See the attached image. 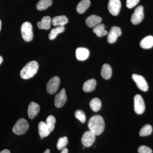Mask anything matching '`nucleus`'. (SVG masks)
Segmentation results:
<instances>
[{"label":"nucleus","instance_id":"f257e3e1","mask_svg":"<svg viewBox=\"0 0 153 153\" xmlns=\"http://www.w3.org/2000/svg\"><path fill=\"white\" fill-rule=\"evenodd\" d=\"M88 126L90 131L95 136L99 135L104 131V120L100 116L94 115L90 118Z\"/></svg>","mask_w":153,"mask_h":153},{"label":"nucleus","instance_id":"f03ea898","mask_svg":"<svg viewBox=\"0 0 153 153\" xmlns=\"http://www.w3.org/2000/svg\"><path fill=\"white\" fill-rule=\"evenodd\" d=\"M38 68L39 65L37 61L35 60L30 61L22 68L20 75L23 79H30L37 73Z\"/></svg>","mask_w":153,"mask_h":153},{"label":"nucleus","instance_id":"7ed1b4c3","mask_svg":"<svg viewBox=\"0 0 153 153\" xmlns=\"http://www.w3.org/2000/svg\"><path fill=\"white\" fill-rule=\"evenodd\" d=\"M29 128V124L27 120L24 118L19 119L14 126L13 131L18 135L25 134Z\"/></svg>","mask_w":153,"mask_h":153},{"label":"nucleus","instance_id":"20e7f679","mask_svg":"<svg viewBox=\"0 0 153 153\" xmlns=\"http://www.w3.org/2000/svg\"><path fill=\"white\" fill-rule=\"evenodd\" d=\"M21 33L22 38L25 41L30 42L33 38V26L29 22L23 23L21 27Z\"/></svg>","mask_w":153,"mask_h":153},{"label":"nucleus","instance_id":"39448f33","mask_svg":"<svg viewBox=\"0 0 153 153\" xmlns=\"http://www.w3.org/2000/svg\"><path fill=\"white\" fill-rule=\"evenodd\" d=\"M60 79L59 76H54L52 77L47 82V91L49 94H53L57 92L60 85Z\"/></svg>","mask_w":153,"mask_h":153},{"label":"nucleus","instance_id":"423d86ee","mask_svg":"<svg viewBox=\"0 0 153 153\" xmlns=\"http://www.w3.org/2000/svg\"><path fill=\"white\" fill-rule=\"evenodd\" d=\"M144 17L143 7L142 5L139 6L135 9L131 15V21L133 25H138L142 22Z\"/></svg>","mask_w":153,"mask_h":153},{"label":"nucleus","instance_id":"0eeeda50","mask_svg":"<svg viewBox=\"0 0 153 153\" xmlns=\"http://www.w3.org/2000/svg\"><path fill=\"white\" fill-rule=\"evenodd\" d=\"M134 108L137 114H141L145 111V104L142 97L140 94H137L134 97Z\"/></svg>","mask_w":153,"mask_h":153},{"label":"nucleus","instance_id":"6e6552de","mask_svg":"<svg viewBox=\"0 0 153 153\" xmlns=\"http://www.w3.org/2000/svg\"><path fill=\"white\" fill-rule=\"evenodd\" d=\"M132 78L140 89L144 91H147L149 89V85L143 76L134 74H132Z\"/></svg>","mask_w":153,"mask_h":153},{"label":"nucleus","instance_id":"1a4fd4ad","mask_svg":"<svg viewBox=\"0 0 153 153\" xmlns=\"http://www.w3.org/2000/svg\"><path fill=\"white\" fill-rule=\"evenodd\" d=\"M95 140V135L89 131L85 132L81 138V142L85 147L91 146Z\"/></svg>","mask_w":153,"mask_h":153},{"label":"nucleus","instance_id":"9d476101","mask_svg":"<svg viewBox=\"0 0 153 153\" xmlns=\"http://www.w3.org/2000/svg\"><path fill=\"white\" fill-rule=\"evenodd\" d=\"M67 100V97L65 88H63L56 94L55 97V106L57 108L63 107Z\"/></svg>","mask_w":153,"mask_h":153},{"label":"nucleus","instance_id":"9b49d317","mask_svg":"<svg viewBox=\"0 0 153 153\" xmlns=\"http://www.w3.org/2000/svg\"><path fill=\"white\" fill-rule=\"evenodd\" d=\"M121 34V30L120 28L116 26L112 27L108 35V42L109 44H113L117 41L118 37L120 36Z\"/></svg>","mask_w":153,"mask_h":153},{"label":"nucleus","instance_id":"f8f14e48","mask_svg":"<svg viewBox=\"0 0 153 153\" xmlns=\"http://www.w3.org/2000/svg\"><path fill=\"white\" fill-rule=\"evenodd\" d=\"M121 7V4L120 0H109L108 8L111 14L117 16L119 13Z\"/></svg>","mask_w":153,"mask_h":153},{"label":"nucleus","instance_id":"ddd939ff","mask_svg":"<svg viewBox=\"0 0 153 153\" xmlns=\"http://www.w3.org/2000/svg\"><path fill=\"white\" fill-rule=\"evenodd\" d=\"M40 105L38 103L32 102L29 104L28 108V116L30 119L34 118L40 111Z\"/></svg>","mask_w":153,"mask_h":153},{"label":"nucleus","instance_id":"4468645a","mask_svg":"<svg viewBox=\"0 0 153 153\" xmlns=\"http://www.w3.org/2000/svg\"><path fill=\"white\" fill-rule=\"evenodd\" d=\"M102 21V19L101 17L96 15H91L86 19L85 23L88 27L90 28H94L100 24Z\"/></svg>","mask_w":153,"mask_h":153},{"label":"nucleus","instance_id":"2eb2a0df","mask_svg":"<svg viewBox=\"0 0 153 153\" xmlns=\"http://www.w3.org/2000/svg\"><path fill=\"white\" fill-rule=\"evenodd\" d=\"M52 19L49 16H46L42 18L41 22L37 23V26L40 30H49L51 27Z\"/></svg>","mask_w":153,"mask_h":153},{"label":"nucleus","instance_id":"dca6fc26","mask_svg":"<svg viewBox=\"0 0 153 153\" xmlns=\"http://www.w3.org/2000/svg\"><path fill=\"white\" fill-rule=\"evenodd\" d=\"M89 55V51L88 49L82 47H79L76 50V59L80 61H83L86 60Z\"/></svg>","mask_w":153,"mask_h":153},{"label":"nucleus","instance_id":"f3484780","mask_svg":"<svg viewBox=\"0 0 153 153\" xmlns=\"http://www.w3.org/2000/svg\"><path fill=\"white\" fill-rule=\"evenodd\" d=\"M68 18L65 16H55L52 20V24L56 27H64L68 23Z\"/></svg>","mask_w":153,"mask_h":153},{"label":"nucleus","instance_id":"a211bd4d","mask_svg":"<svg viewBox=\"0 0 153 153\" xmlns=\"http://www.w3.org/2000/svg\"><path fill=\"white\" fill-rule=\"evenodd\" d=\"M38 132L41 139L48 136L51 133L49 131L47 124L44 121H41L39 123L38 125Z\"/></svg>","mask_w":153,"mask_h":153},{"label":"nucleus","instance_id":"6ab92c4d","mask_svg":"<svg viewBox=\"0 0 153 153\" xmlns=\"http://www.w3.org/2000/svg\"><path fill=\"white\" fill-rule=\"evenodd\" d=\"M96 84V80L95 79H88L84 82L82 86V89L85 92H91L95 89Z\"/></svg>","mask_w":153,"mask_h":153},{"label":"nucleus","instance_id":"aec40b11","mask_svg":"<svg viewBox=\"0 0 153 153\" xmlns=\"http://www.w3.org/2000/svg\"><path fill=\"white\" fill-rule=\"evenodd\" d=\"M140 46L144 49H149L153 47V36H149L143 38L140 42Z\"/></svg>","mask_w":153,"mask_h":153},{"label":"nucleus","instance_id":"412c9836","mask_svg":"<svg viewBox=\"0 0 153 153\" xmlns=\"http://www.w3.org/2000/svg\"><path fill=\"white\" fill-rule=\"evenodd\" d=\"M101 76L104 79H110L112 75V69L111 67L107 63H105L102 66L101 70Z\"/></svg>","mask_w":153,"mask_h":153},{"label":"nucleus","instance_id":"4be33fe9","mask_svg":"<svg viewBox=\"0 0 153 153\" xmlns=\"http://www.w3.org/2000/svg\"><path fill=\"white\" fill-rule=\"evenodd\" d=\"M90 4V0H82L76 6V11L79 14L83 13L89 7Z\"/></svg>","mask_w":153,"mask_h":153},{"label":"nucleus","instance_id":"5701e85b","mask_svg":"<svg viewBox=\"0 0 153 153\" xmlns=\"http://www.w3.org/2000/svg\"><path fill=\"white\" fill-rule=\"evenodd\" d=\"M93 32L98 37H101L107 34V31L105 30V26L103 24H100L93 28Z\"/></svg>","mask_w":153,"mask_h":153},{"label":"nucleus","instance_id":"b1692460","mask_svg":"<svg viewBox=\"0 0 153 153\" xmlns=\"http://www.w3.org/2000/svg\"><path fill=\"white\" fill-rule=\"evenodd\" d=\"M52 0H40L36 5V8L38 10H44L52 5Z\"/></svg>","mask_w":153,"mask_h":153},{"label":"nucleus","instance_id":"393cba45","mask_svg":"<svg viewBox=\"0 0 153 153\" xmlns=\"http://www.w3.org/2000/svg\"><path fill=\"white\" fill-rule=\"evenodd\" d=\"M65 30L64 27H57L54 29H52L49 34V40H54L57 37V35L60 33H63L65 31Z\"/></svg>","mask_w":153,"mask_h":153},{"label":"nucleus","instance_id":"a878e982","mask_svg":"<svg viewBox=\"0 0 153 153\" xmlns=\"http://www.w3.org/2000/svg\"><path fill=\"white\" fill-rule=\"evenodd\" d=\"M89 105L91 109L94 112H97L101 108L102 103L100 100L98 98H94L91 100Z\"/></svg>","mask_w":153,"mask_h":153},{"label":"nucleus","instance_id":"bb28decb","mask_svg":"<svg viewBox=\"0 0 153 153\" xmlns=\"http://www.w3.org/2000/svg\"><path fill=\"white\" fill-rule=\"evenodd\" d=\"M152 132V127L149 124L146 125L141 129L139 134L141 137L149 135Z\"/></svg>","mask_w":153,"mask_h":153},{"label":"nucleus","instance_id":"cd10ccee","mask_svg":"<svg viewBox=\"0 0 153 153\" xmlns=\"http://www.w3.org/2000/svg\"><path fill=\"white\" fill-rule=\"evenodd\" d=\"M56 123V119L53 115H49L46 120V123L49 128V131L52 132L55 128V125Z\"/></svg>","mask_w":153,"mask_h":153},{"label":"nucleus","instance_id":"c85d7f7f","mask_svg":"<svg viewBox=\"0 0 153 153\" xmlns=\"http://www.w3.org/2000/svg\"><path fill=\"white\" fill-rule=\"evenodd\" d=\"M68 140L67 137H60L57 141V148L58 150L63 149L67 146Z\"/></svg>","mask_w":153,"mask_h":153},{"label":"nucleus","instance_id":"c756f323","mask_svg":"<svg viewBox=\"0 0 153 153\" xmlns=\"http://www.w3.org/2000/svg\"><path fill=\"white\" fill-rule=\"evenodd\" d=\"M75 117L79 120L81 123H84L86 121V117L85 113L80 109L76 110L74 112Z\"/></svg>","mask_w":153,"mask_h":153},{"label":"nucleus","instance_id":"7c9ffc66","mask_svg":"<svg viewBox=\"0 0 153 153\" xmlns=\"http://www.w3.org/2000/svg\"><path fill=\"white\" fill-rule=\"evenodd\" d=\"M140 0H126L127 7L129 9H131L138 4Z\"/></svg>","mask_w":153,"mask_h":153},{"label":"nucleus","instance_id":"2f4dec72","mask_svg":"<svg viewBox=\"0 0 153 153\" xmlns=\"http://www.w3.org/2000/svg\"><path fill=\"white\" fill-rule=\"evenodd\" d=\"M139 153H152V151L151 148L145 146H142L138 149Z\"/></svg>","mask_w":153,"mask_h":153},{"label":"nucleus","instance_id":"473e14b6","mask_svg":"<svg viewBox=\"0 0 153 153\" xmlns=\"http://www.w3.org/2000/svg\"><path fill=\"white\" fill-rule=\"evenodd\" d=\"M60 153H68V149L67 148H64L63 149H62L61 152Z\"/></svg>","mask_w":153,"mask_h":153},{"label":"nucleus","instance_id":"72a5a7b5","mask_svg":"<svg viewBox=\"0 0 153 153\" xmlns=\"http://www.w3.org/2000/svg\"><path fill=\"white\" fill-rule=\"evenodd\" d=\"M0 153H11L10 151L8 149H4L1 151Z\"/></svg>","mask_w":153,"mask_h":153},{"label":"nucleus","instance_id":"f704fd0d","mask_svg":"<svg viewBox=\"0 0 153 153\" xmlns=\"http://www.w3.org/2000/svg\"><path fill=\"white\" fill-rule=\"evenodd\" d=\"M3 58L1 56H0V65H1V63H2L3 62Z\"/></svg>","mask_w":153,"mask_h":153},{"label":"nucleus","instance_id":"c9c22d12","mask_svg":"<svg viewBox=\"0 0 153 153\" xmlns=\"http://www.w3.org/2000/svg\"><path fill=\"white\" fill-rule=\"evenodd\" d=\"M50 151L49 150V149H47L46 150V151H45V152L44 153H50Z\"/></svg>","mask_w":153,"mask_h":153},{"label":"nucleus","instance_id":"e433bc0d","mask_svg":"<svg viewBox=\"0 0 153 153\" xmlns=\"http://www.w3.org/2000/svg\"><path fill=\"white\" fill-rule=\"evenodd\" d=\"M1 20H0V32H1Z\"/></svg>","mask_w":153,"mask_h":153}]
</instances>
